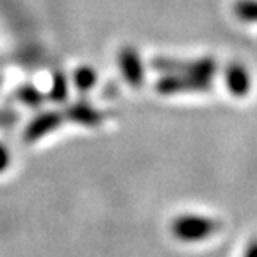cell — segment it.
I'll list each match as a JSON object with an SVG mask.
<instances>
[{
  "mask_svg": "<svg viewBox=\"0 0 257 257\" xmlns=\"http://www.w3.org/2000/svg\"><path fill=\"white\" fill-rule=\"evenodd\" d=\"M221 223L218 220L207 216H193V214H182L179 216L172 225V232L177 239L181 241H202L207 239L209 236H213Z\"/></svg>",
  "mask_w": 257,
  "mask_h": 257,
  "instance_id": "cell-1",
  "label": "cell"
},
{
  "mask_svg": "<svg viewBox=\"0 0 257 257\" xmlns=\"http://www.w3.org/2000/svg\"><path fill=\"white\" fill-rule=\"evenodd\" d=\"M152 66L165 73H184V75H193L197 79L209 80V82H211L214 72H216V63L211 57H204V59L198 61H179L170 59V57H156V59H152Z\"/></svg>",
  "mask_w": 257,
  "mask_h": 257,
  "instance_id": "cell-2",
  "label": "cell"
},
{
  "mask_svg": "<svg viewBox=\"0 0 257 257\" xmlns=\"http://www.w3.org/2000/svg\"><path fill=\"white\" fill-rule=\"evenodd\" d=\"M209 88H211L209 80H202L193 75H184V73L166 75L161 80H157L156 84V89L161 95H172V93L182 91H207Z\"/></svg>",
  "mask_w": 257,
  "mask_h": 257,
  "instance_id": "cell-3",
  "label": "cell"
},
{
  "mask_svg": "<svg viewBox=\"0 0 257 257\" xmlns=\"http://www.w3.org/2000/svg\"><path fill=\"white\" fill-rule=\"evenodd\" d=\"M61 121H63V114H61V112H43V114L34 118V120L31 121V125L25 128L24 140L27 141V143H34V141H38L40 138L47 136L48 133L56 131L61 125Z\"/></svg>",
  "mask_w": 257,
  "mask_h": 257,
  "instance_id": "cell-4",
  "label": "cell"
},
{
  "mask_svg": "<svg viewBox=\"0 0 257 257\" xmlns=\"http://www.w3.org/2000/svg\"><path fill=\"white\" fill-rule=\"evenodd\" d=\"M120 68H121V73H123L125 80H127L128 84L134 86V88L141 86V82H143V79H145L143 63H141L140 56H138V52L133 47L121 48Z\"/></svg>",
  "mask_w": 257,
  "mask_h": 257,
  "instance_id": "cell-5",
  "label": "cell"
},
{
  "mask_svg": "<svg viewBox=\"0 0 257 257\" xmlns=\"http://www.w3.org/2000/svg\"><path fill=\"white\" fill-rule=\"evenodd\" d=\"M63 118H68V120L86 125V127H95L104 120V112L96 111L88 104H73L64 111Z\"/></svg>",
  "mask_w": 257,
  "mask_h": 257,
  "instance_id": "cell-6",
  "label": "cell"
},
{
  "mask_svg": "<svg viewBox=\"0 0 257 257\" xmlns=\"http://www.w3.org/2000/svg\"><path fill=\"white\" fill-rule=\"evenodd\" d=\"M225 82H227V88L234 93L236 96L246 95L250 88V79L248 73L243 66L239 64H232L227 68V73H225Z\"/></svg>",
  "mask_w": 257,
  "mask_h": 257,
  "instance_id": "cell-7",
  "label": "cell"
},
{
  "mask_svg": "<svg viewBox=\"0 0 257 257\" xmlns=\"http://www.w3.org/2000/svg\"><path fill=\"white\" fill-rule=\"evenodd\" d=\"M73 80H75V86L79 88V91H88V89L93 88L96 80V73L93 68L89 66H80L77 68L75 75H73Z\"/></svg>",
  "mask_w": 257,
  "mask_h": 257,
  "instance_id": "cell-8",
  "label": "cell"
},
{
  "mask_svg": "<svg viewBox=\"0 0 257 257\" xmlns=\"http://www.w3.org/2000/svg\"><path fill=\"white\" fill-rule=\"evenodd\" d=\"M236 11L237 18L243 22H253L255 20V13H257V8H255V0H239L234 8Z\"/></svg>",
  "mask_w": 257,
  "mask_h": 257,
  "instance_id": "cell-9",
  "label": "cell"
},
{
  "mask_svg": "<svg viewBox=\"0 0 257 257\" xmlns=\"http://www.w3.org/2000/svg\"><path fill=\"white\" fill-rule=\"evenodd\" d=\"M66 93H68V88H66V79L63 77V73H56L54 75V82H52V91H50V96H52L54 102H63L66 98Z\"/></svg>",
  "mask_w": 257,
  "mask_h": 257,
  "instance_id": "cell-10",
  "label": "cell"
},
{
  "mask_svg": "<svg viewBox=\"0 0 257 257\" xmlns=\"http://www.w3.org/2000/svg\"><path fill=\"white\" fill-rule=\"evenodd\" d=\"M18 96H20V100L27 105H38L43 102L41 93L38 91L36 88H32V86H24V88L18 91Z\"/></svg>",
  "mask_w": 257,
  "mask_h": 257,
  "instance_id": "cell-11",
  "label": "cell"
},
{
  "mask_svg": "<svg viewBox=\"0 0 257 257\" xmlns=\"http://www.w3.org/2000/svg\"><path fill=\"white\" fill-rule=\"evenodd\" d=\"M8 165H9V150L0 143V173L8 168Z\"/></svg>",
  "mask_w": 257,
  "mask_h": 257,
  "instance_id": "cell-12",
  "label": "cell"
},
{
  "mask_svg": "<svg viewBox=\"0 0 257 257\" xmlns=\"http://www.w3.org/2000/svg\"><path fill=\"white\" fill-rule=\"evenodd\" d=\"M245 257H255V243H250L248 250H246Z\"/></svg>",
  "mask_w": 257,
  "mask_h": 257,
  "instance_id": "cell-13",
  "label": "cell"
}]
</instances>
